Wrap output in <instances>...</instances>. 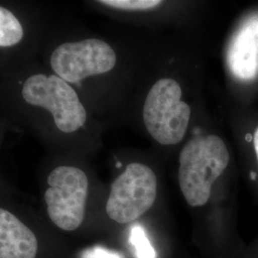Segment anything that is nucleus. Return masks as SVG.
<instances>
[{
  "label": "nucleus",
  "instance_id": "nucleus-1",
  "mask_svg": "<svg viewBox=\"0 0 258 258\" xmlns=\"http://www.w3.org/2000/svg\"><path fill=\"white\" fill-rule=\"evenodd\" d=\"M0 116L36 136L48 150H63L67 137L85 127L79 93L39 58L0 80Z\"/></svg>",
  "mask_w": 258,
  "mask_h": 258
},
{
  "label": "nucleus",
  "instance_id": "nucleus-2",
  "mask_svg": "<svg viewBox=\"0 0 258 258\" xmlns=\"http://www.w3.org/2000/svg\"><path fill=\"white\" fill-rule=\"evenodd\" d=\"M54 21L44 4L0 1V80L38 58Z\"/></svg>",
  "mask_w": 258,
  "mask_h": 258
},
{
  "label": "nucleus",
  "instance_id": "nucleus-3",
  "mask_svg": "<svg viewBox=\"0 0 258 258\" xmlns=\"http://www.w3.org/2000/svg\"><path fill=\"white\" fill-rule=\"evenodd\" d=\"M55 22L47 32L39 60L75 90L85 81L108 74L117 64V54L105 40L97 37L64 39L55 31Z\"/></svg>",
  "mask_w": 258,
  "mask_h": 258
},
{
  "label": "nucleus",
  "instance_id": "nucleus-4",
  "mask_svg": "<svg viewBox=\"0 0 258 258\" xmlns=\"http://www.w3.org/2000/svg\"><path fill=\"white\" fill-rule=\"evenodd\" d=\"M178 180L184 199L191 207L208 203L212 184L230 164V153L216 135L190 140L179 157Z\"/></svg>",
  "mask_w": 258,
  "mask_h": 258
},
{
  "label": "nucleus",
  "instance_id": "nucleus-5",
  "mask_svg": "<svg viewBox=\"0 0 258 258\" xmlns=\"http://www.w3.org/2000/svg\"><path fill=\"white\" fill-rule=\"evenodd\" d=\"M43 194L51 221L63 231L78 229L84 219L89 180L78 166L59 164L53 166L46 178Z\"/></svg>",
  "mask_w": 258,
  "mask_h": 258
},
{
  "label": "nucleus",
  "instance_id": "nucleus-6",
  "mask_svg": "<svg viewBox=\"0 0 258 258\" xmlns=\"http://www.w3.org/2000/svg\"><path fill=\"white\" fill-rule=\"evenodd\" d=\"M191 110L182 101V88L172 79L159 80L149 90L143 111L144 121L150 136L164 146L184 139Z\"/></svg>",
  "mask_w": 258,
  "mask_h": 258
},
{
  "label": "nucleus",
  "instance_id": "nucleus-7",
  "mask_svg": "<svg viewBox=\"0 0 258 258\" xmlns=\"http://www.w3.org/2000/svg\"><path fill=\"white\" fill-rule=\"evenodd\" d=\"M157 178L144 164L132 163L111 185L106 213L113 221L126 224L149 211L156 200Z\"/></svg>",
  "mask_w": 258,
  "mask_h": 258
},
{
  "label": "nucleus",
  "instance_id": "nucleus-8",
  "mask_svg": "<svg viewBox=\"0 0 258 258\" xmlns=\"http://www.w3.org/2000/svg\"><path fill=\"white\" fill-rule=\"evenodd\" d=\"M231 74L242 82L258 76V15H252L237 29L228 50Z\"/></svg>",
  "mask_w": 258,
  "mask_h": 258
},
{
  "label": "nucleus",
  "instance_id": "nucleus-9",
  "mask_svg": "<svg viewBox=\"0 0 258 258\" xmlns=\"http://www.w3.org/2000/svg\"><path fill=\"white\" fill-rule=\"evenodd\" d=\"M35 233L14 213L0 207V258H36Z\"/></svg>",
  "mask_w": 258,
  "mask_h": 258
},
{
  "label": "nucleus",
  "instance_id": "nucleus-10",
  "mask_svg": "<svg viewBox=\"0 0 258 258\" xmlns=\"http://www.w3.org/2000/svg\"><path fill=\"white\" fill-rule=\"evenodd\" d=\"M130 243L134 246L138 258H156L155 249L141 226H134L130 232Z\"/></svg>",
  "mask_w": 258,
  "mask_h": 258
},
{
  "label": "nucleus",
  "instance_id": "nucleus-11",
  "mask_svg": "<svg viewBox=\"0 0 258 258\" xmlns=\"http://www.w3.org/2000/svg\"><path fill=\"white\" fill-rule=\"evenodd\" d=\"M101 5L112 9L123 11H144L153 9L162 4L160 0H101L98 1Z\"/></svg>",
  "mask_w": 258,
  "mask_h": 258
},
{
  "label": "nucleus",
  "instance_id": "nucleus-12",
  "mask_svg": "<svg viewBox=\"0 0 258 258\" xmlns=\"http://www.w3.org/2000/svg\"><path fill=\"white\" fill-rule=\"evenodd\" d=\"M81 258H123V256L117 251L102 247H93L84 250Z\"/></svg>",
  "mask_w": 258,
  "mask_h": 258
},
{
  "label": "nucleus",
  "instance_id": "nucleus-13",
  "mask_svg": "<svg viewBox=\"0 0 258 258\" xmlns=\"http://www.w3.org/2000/svg\"><path fill=\"white\" fill-rule=\"evenodd\" d=\"M10 126H12V124L10 123L8 120L3 119L1 116H0V148L2 146V143H3V140L4 137L7 133V131L9 130Z\"/></svg>",
  "mask_w": 258,
  "mask_h": 258
},
{
  "label": "nucleus",
  "instance_id": "nucleus-14",
  "mask_svg": "<svg viewBox=\"0 0 258 258\" xmlns=\"http://www.w3.org/2000/svg\"><path fill=\"white\" fill-rule=\"evenodd\" d=\"M253 147H254V151H255L258 164V127L255 130L254 135H253Z\"/></svg>",
  "mask_w": 258,
  "mask_h": 258
}]
</instances>
